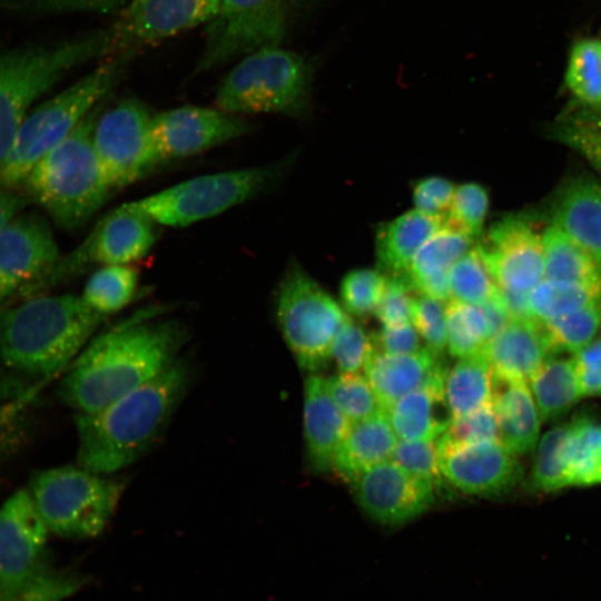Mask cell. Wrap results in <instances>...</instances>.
Instances as JSON below:
<instances>
[{
  "instance_id": "obj_1",
  "label": "cell",
  "mask_w": 601,
  "mask_h": 601,
  "mask_svg": "<svg viewBox=\"0 0 601 601\" xmlns=\"http://www.w3.org/2000/svg\"><path fill=\"white\" fill-rule=\"evenodd\" d=\"M139 312L95 337L59 385V396L78 413H95L151 381L179 356L188 335L180 322Z\"/></svg>"
},
{
  "instance_id": "obj_2",
  "label": "cell",
  "mask_w": 601,
  "mask_h": 601,
  "mask_svg": "<svg viewBox=\"0 0 601 601\" xmlns=\"http://www.w3.org/2000/svg\"><path fill=\"white\" fill-rule=\"evenodd\" d=\"M191 378L178 357L144 385L95 413H77L78 466L108 475L147 454L164 435Z\"/></svg>"
},
{
  "instance_id": "obj_3",
  "label": "cell",
  "mask_w": 601,
  "mask_h": 601,
  "mask_svg": "<svg viewBox=\"0 0 601 601\" xmlns=\"http://www.w3.org/2000/svg\"><path fill=\"white\" fill-rule=\"evenodd\" d=\"M106 317L78 296L30 297L0 313V359L12 370L49 376L79 355Z\"/></svg>"
},
{
  "instance_id": "obj_4",
  "label": "cell",
  "mask_w": 601,
  "mask_h": 601,
  "mask_svg": "<svg viewBox=\"0 0 601 601\" xmlns=\"http://www.w3.org/2000/svg\"><path fill=\"white\" fill-rule=\"evenodd\" d=\"M102 102L97 105L55 148L30 170L20 188L61 228L87 223L110 198L95 147L93 127Z\"/></svg>"
},
{
  "instance_id": "obj_5",
  "label": "cell",
  "mask_w": 601,
  "mask_h": 601,
  "mask_svg": "<svg viewBox=\"0 0 601 601\" xmlns=\"http://www.w3.org/2000/svg\"><path fill=\"white\" fill-rule=\"evenodd\" d=\"M110 28L55 43L0 48V167L31 105L68 71L116 52Z\"/></svg>"
},
{
  "instance_id": "obj_6",
  "label": "cell",
  "mask_w": 601,
  "mask_h": 601,
  "mask_svg": "<svg viewBox=\"0 0 601 601\" xmlns=\"http://www.w3.org/2000/svg\"><path fill=\"white\" fill-rule=\"evenodd\" d=\"M131 55H112L77 82L28 111L0 167V184L19 189L32 167L102 102Z\"/></svg>"
},
{
  "instance_id": "obj_7",
  "label": "cell",
  "mask_w": 601,
  "mask_h": 601,
  "mask_svg": "<svg viewBox=\"0 0 601 601\" xmlns=\"http://www.w3.org/2000/svg\"><path fill=\"white\" fill-rule=\"evenodd\" d=\"M48 529L29 490L0 509V601H61L82 584L47 563Z\"/></svg>"
},
{
  "instance_id": "obj_8",
  "label": "cell",
  "mask_w": 601,
  "mask_h": 601,
  "mask_svg": "<svg viewBox=\"0 0 601 601\" xmlns=\"http://www.w3.org/2000/svg\"><path fill=\"white\" fill-rule=\"evenodd\" d=\"M313 75L306 57L279 46L264 47L240 58L225 75L215 102L234 115L299 116L308 107Z\"/></svg>"
},
{
  "instance_id": "obj_9",
  "label": "cell",
  "mask_w": 601,
  "mask_h": 601,
  "mask_svg": "<svg viewBox=\"0 0 601 601\" xmlns=\"http://www.w3.org/2000/svg\"><path fill=\"white\" fill-rule=\"evenodd\" d=\"M122 490L121 482L104 474L60 466L36 473L29 491L49 532L86 539L105 530Z\"/></svg>"
},
{
  "instance_id": "obj_10",
  "label": "cell",
  "mask_w": 601,
  "mask_h": 601,
  "mask_svg": "<svg viewBox=\"0 0 601 601\" xmlns=\"http://www.w3.org/2000/svg\"><path fill=\"white\" fill-rule=\"evenodd\" d=\"M276 317L298 365L314 373L331 358L334 339L348 315L313 277L294 265L279 284Z\"/></svg>"
},
{
  "instance_id": "obj_11",
  "label": "cell",
  "mask_w": 601,
  "mask_h": 601,
  "mask_svg": "<svg viewBox=\"0 0 601 601\" xmlns=\"http://www.w3.org/2000/svg\"><path fill=\"white\" fill-rule=\"evenodd\" d=\"M276 169L253 167L203 175L127 204L158 225L186 227L252 199L269 185Z\"/></svg>"
},
{
  "instance_id": "obj_12",
  "label": "cell",
  "mask_w": 601,
  "mask_h": 601,
  "mask_svg": "<svg viewBox=\"0 0 601 601\" xmlns=\"http://www.w3.org/2000/svg\"><path fill=\"white\" fill-rule=\"evenodd\" d=\"M151 218L124 204L95 225L90 234L40 278L19 293L38 296L88 269L100 265H130L144 258L158 240L159 229Z\"/></svg>"
},
{
  "instance_id": "obj_13",
  "label": "cell",
  "mask_w": 601,
  "mask_h": 601,
  "mask_svg": "<svg viewBox=\"0 0 601 601\" xmlns=\"http://www.w3.org/2000/svg\"><path fill=\"white\" fill-rule=\"evenodd\" d=\"M475 246L510 317H526V295L544 278L543 231L530 216L510 214L495 221Z\"/></svg>"
},
{
  "instance_id": "obj_14",
  "label": "cell",
  "mask_w": 601,
  "mask_h": 601,
  "mask_svg": "<svg viewBox=\"0 0 601 601\" xmlns=\"http://www.w3.org/2000/svg\"><path fill=\"white\" fill-rule=\"evenodd\" d=\"M151 116L148 107L134 97L99 112L93 147L112 191L146 178L162 165L150 135Z\"/></svg>"
},
{
  "instance_id": "obj_15",
  "label": "cell",
  "mask_w": 601,
  "mask_h": 601,
  "mask_svg": "<svg viewBox=\"0 0 601 601\" xmlns=\"http://www.w3.org/2000/svg\"><path fill=\"white\" fill-rule=\"evenodd\" d=\"M289 0H219L206 23V39L196 71H206L269 46L287 33Z\"/></svg>"
},
{
  "instance_id": "obj_16",
  "label": "cell",
  "mask_w": 601,
  "mask_h": 601,
  "mask_svg": "<svg viewBox=\"0 0 601 601\" xmlns=\"http://www.w3.org/2000/svg\"><path fill=\"white\" fill-rule=\"evenodd\" d=\"M249 130L245 119L219 108L181 106L150 119L151 139L162 164L198 155Z\"/></svg>"
},
{
  "instance_id": "obj_17",
  "label": "cell",
  "mask_w": 601,
  "mask_h": 601,
  "mask_svg": "<svg viewBox=\"0 0 601 601\" xmlns=\"http://www.w3.org/2000/svg\"><path fill=\"white\" fill-rule=\"evenodd\" d=\"M351 486L361 509L386 526L402 525L424 513L434 503L436 492L392 460L371 467Z\"/></svg>"
},
{
  "instance_id": "obj_18",
  "label": "cell",
  "mask_w": 601,
  "mask_h": 601,
  "mask_svg": "<svg viewBox=\"0 0 601 601\" xmlns=\"http://www.w3.org/2000/svg\"><path fill=\"white\" fill-rule=\"evenodd\" d=\"M47 220L20 211L0 228V302L43 276L59 259Z\"/></svg>"
},
{
  "instance_id": "obj_19",
  "label": "cell",
  "mask_w": 601,
  "mask_h": 601,
  "mask_svg": "<svg viewBox=\"0 0 601 601\" xmlns=\"http://www.w3.org/2000/svg\"><path fill=\"white\" fill-rule=\"evenodd\" d=\"M219 0H131L110 26L117 53L131 52L207 23Z\"/></svg>"
},
{
  "instance_id": "obj_20",
  "label": "cell",
  "mask_w": 601,
  "mask_h": 601,
  "mask_svg": "<svg viewBox=\"0 0 601 601\" xmlns=\"http://www.w3.org/2000/svg\"><path fill=\"white\" fill-rule=\"evenodd\" d=\"M439 454L445 481L465 494L500 495L516 486L523 476L518 455L499 441L439 447Z\"/></svg>"
},
{
  "instance_id": "obj_21",
  "label": "cell",
  "mask_w": 601,
  "mask_h": 601,
  "mask_svg": "<svg viewBox=\"0 0 601 601\" xmlns=\"http://www.w3.org/2000/svg\"><path fill=\"white\" fill-rule=\"evenodd\" d=\"M550 223L601 265V181L579 175L556 189L549 209Z\"/></svg>"
},
{
  "instance_id": "obj_22",
  "label": "cell",
  "mask_w": 601,
  "mask_h": 601,
  "mask_svg": "<svg viewBox=\"0 0 601 601\" xmlns=\"http://www.w3.org/2000/svg\"><path fill=\"white\" fill-rule=\"evenodd\" d=\"M491 404L497 441L515 455L533 451L542 421L528 381L492 370Z\"/></svg>"
},
{
  "instance_id": "obj_23",
  "label": "cell",
  "mask_w": 601,
  "mask_h": 601,
  "mask_svg": "<svg viewBox=\"0 0 601 601\" xmlns=\"http://www.w3.org/2000/svg\"><path fill=\"white\" fill-rule=\"evenodd\" d=\"M484 354L493 371L528 381L554 351L541 322L512 317L489 339Z\"/></svg>"
},
{
  "instance_id": "obj_24",
  "label": "cell",
  "mask_w": 601,
  "mask_h": 601,
  "mask_svg": "<svg viewBox=\"0 0 601 601\" xmlns=\"http://www.w3.org/2000/svg\"><path fill=\"white\" fill-rule=\"evenodd\" d=\"M352 423L332 400L324 380L309 375L304 390V435L307 457L315 471L331 472Z\"/></svg>"
},
{
  "instance_id": "obj_25",
  "label": "cell",
  "mask_w": 601,
  "mask_h": 601,
  "mask_svg": "<svg viewBox=\"0 0 601 601\" xmlns=\"http://www.w3.org/2000/svg\"><path fill=\"white\" fill-rule=\"evenodd\" d=\"M446 370L441 357L426 347L410 354H387L374 349L364 365L365 376L383 411Z\"/></svg>"
},
{
  "instance_id": "obj_26",
  "label": "cell",
  "mask_w": 601,
  "mask_h": 601,
  "mask_svg": "<svg viewBox=\"0 0 601 601\" xmlns=\"http://www.w3.org/2000/svg\"><path fill=\"white\" fill-rule=\"evenodd\" d=\"M447 370L425 385L403 395L383 412L398 440H437L451 422L444 394Z\"/></svg>"
},
{
  "instance_id": "obj_27",
  "label": "cell",
  "mask_w": 601,
  "mask_h": 601,
  "mask_svg": "<svg viewBox=\"0 0 601 601\" xmlns=\"http://www.w3.org/2000/svg\"><path fill=\"white\" fill-rule=\"evenodd\" d=\"M474 239L444 223L414 257L405 280L414 293L447 302L449 275L455 262L473 247Z\"/></svg>"
},
{
  "instance_id": "obj_28",
  "label": "cell",
  "mask_w": 601,
  "mask_h": 601,
  "mask_svg": "<svg viewBox=\"0 0 601 601\" xmlns=\"http://www.w3.org/2000/svg\"><path fill=\"white\" fill-rule=\"evenodd\" d=\"M443 219L412 209L381 225L375 240L377 269L388 277L405 278L414 257Z\"/></svg>"
},
{
  "instance_id": "obj_29",
  "label": "cell",
  "mask_w": 601,
  "mask_h": 601,
  "mask_svg": "<svg viewBox=\"0 0 601 601\" xmlns=\"http://www.w3.org/2000/svg\"><path fill=\"white\" fill-rule=\"evenodd\" d=\"M397 440L383 411L352 424L335 456L333 472L352 485L364 472L390 460Z\"/></svg>"
},
{
  "instance_id": "obj_30",
  "label": "cell",
  "mask_w": 601,
  "mask_h": 601,
  "mask_svg": "<svg viewBox=\"0 0 601 601\" xmlns=\"http://www.w3.org/2000/svg\"><path fill=\"white\" fill-rule=\"evenodd\" d=\"M528 384L542 422L560 416L584 397L573 357L551 356Z\"/></svg>"
},
{
  "instance_id": "obj_31",
  "label": "cell",
  "mask_w": 601,
  "mask_h": 601,
  "mask_svg": "<svg viewBox=\"0 0 601 601\" xmlns=\"http://www.w3.org/2000/svg\"><path fill=\"white\" fill-rule=\"evenodd\" d=\"M492 367L484 352L460 358L447 370L444 394L452 418L491 403Z\"/></svg>"
},
{
  "instance_id": "obj_32",
  "label": "cell",
  "mask_w": 601,
  "mask_h": 601,
  "mask_svg": "<svg viewBox=\"0 0 601 601\" xmlns=\"http://www.w3.org/2000/svg\"><path fill=\"white\" fill-rule=\"evenodd\" d=\"M544 278L601 288V265L549 223L543 230Z\"/></svg>"
},
{
  "instance_id": "obj_33",
  "label": "cell",
  "mask_w": 601,
  "mask_h": 601,
  "mask_svg": "<svg viewBox=\"0 0 601 601\" xmlns=\"http://www.w3.org/2000/svg\"><path fill=\"white\" fill-rule=\"evenodd\" d=\"M601 302V288L543 278L526 295V317L544 323Z\"/></svg>"
},
{
  "instance_id": "obj_34",
  "label": "cell",
  "mask_w": 601,
  "mask_h": 601,
  "mask_svg": "<svg viewBox=\"0 0 601 601\" xmlns=\"http://www.w3.org/2000/svg\"><path fill=\"white\" fill-rule=\"evenodd\" d=\"M139 274L130 265H106L88 278L82 300L95 312L107 316L128 306L138 294Z\"/></svg>"
},
{
  "instance_id": "obj_35",
  "label": "cell",
  "mask_w": 601,
  "mask_h": 601,
  "mask_svg": "<svg viewBox=\"0 0 601 601\" xmlns=\"http://www.w3.org/2000/svg\"><path fill=\"white\" fill-rule=\"evenodd\" d=\"M446 308V347L457 358L484 352L493 332L482 305L449 299Z\"/></svg>"
},
{
  "instance_id": "obj_36",
  "label": "cell",
  "mask_w": 601,
  "mask_h": 601,
  "mask_svg": "<svg viewBox=\"0 0 601 601\" xmlns=\"http://www.w3.org/2000/svg\"><path fill=\"white\" fill-rule=\"evenodd\" d=\"M563 82L572 101L601 105V40L582 37L571 45Z\"/></svg>"
},
{
  "instance_id": "obj_37",
  "label": "cell",
  "mask_w": 601,
  "mask_h": 601,
  "mask_svg": "<svg viewBox=\"0 0 601 601\" xmlns=\"http://www.w3.org/2000/svg\"><path fill=\"white\" fill-rule=\"evenodd\" d=\"M568 465L571 486L601 484V423L583 416L570 422Z\"/></svg>"
},
{
  "instance_id": "obj_38",
  "label": "cell",
  "mask_w": 601,
  "mask_h": 601,
  "mask_svg": "<svg viewBox=\"0 0 601 601\" xmlns=\"http://www.w3.org/2000/svg\"><path fill=\"white\" fill-rule=\"evenodd\" d=\"M570 422L548 431L539 441L530 477L531 487L539 492H554L570 487L568 440Z\"/></svg>"
},
{
  "instance_id": "obj_39",
  "label": "cell",
  "mask_w": 601,
  "mask_h": 601,
  "mask_svg": "<svg viewBox=\"0 0 601 601\" xmlns=\"http://www.w3.org/2000/svg\"><path fill=\"white\" fill-rule=\"evenodd\" d=\"M449 286L451 298L463 303L483 305L502 299L476 246L455 262L449 275Z\"/></svg>"
},
{
  "instance_id": "obj_40",
  "label": "cell",
  "mask_w": 601,
  "mask_h": 601,
  "mask_svg": "<svg viewBox=\"0 0 601 601\" xmlns=\"http://www.w3.org/2000/svg\"><path fill=\"white\" fill-rule=\"evenodd\" d=\"M327 393L352 424L383 411L365 375L358 372H339L324 380Z\"/></svg>"
},
{
  "instance_id": "obj_41",
  "label": "cell",
  "mask_w": 601,
  "mask_h": 601,
  "mask_svg": "<svg viewBox=\"0 0 601 601\" xmlns=\"http://www.w3.org/2000/svg\"><path fill=\"white\" fill-rule=\"evenodd\" d=\"M554 354H575L590 344L601 325V302L542 323Z\"/></svg>"
},
{
  "instance_id": "obj_42",
  "label": "cell",
  "mask_w": 601,
  "mask_h": 601,
  "mask_svg": "<svg viewBox=\"0 0 601 601\" xmlns=\"http://www.w3.org/2000/svg\"><path fill=\"white\" fill-rule=\"evenodd\" d=\"M388 276L380 269L359 268L347 273L341 284L344 311L356 317L375 314L386 286Z\"/></svg>"
},
{
  "instance_id": "obj_43",
  "label": "cell",
  "mask_w": 601,
  "mask_h": 601,
  "mask_svg": "<svg viewBox=\"0 0 601 601\" xmlns=\"http://www.w3.org/2000/svg\"><path fill=\"white\" fill-rule=\"evenodd\" d=\"M489 194L477 183L456 186L452 205L444 223L463 231L474 240L480 238L489 210Z\"/></svg>"
},
{
  "instance_id": "obj_44",
  "label": "cell",
  "mask_w": 601,
  "mask_h": 601,
  "mask_svg": "<svg viewBox=\"0 0 601 601\" xmlns=\"http://www.w3.org/2000/svg\"><path fill=\"white\" fill-rule=\"evenodd\" d=\"M390 460L413 476L431 484L436 491L444 485L445 479L440 466L437 440H397Z\"/></svg>"
},
{
  "instance_id": "obj_45",
  "label": "cell",
  "mask_w": 601,
  "mask_h": 601,
  "mask_svg": "<svg viewBox=\"0 0 601 601\" xmlns=\"http://www.w3.org/2000/svg\"><path fill=\"white\" fill-rule=\"evenodd\" d=\"M490 441H497V424L491 403L451 418L445 432L437 439V446L450 449Z\"/></svg>"
},
{
  "instance_id": "obj_46",
  "label": "cell",
  "mask_w": 601,
  "mask_h": 601,
  "mask_svg": "<svg viewBox=\"0 0 601 601\" xmlns=\"http://www.w3.org/2000/svg\"><path fill=\"white\" fill-rule=\"evenodd\" d=\"M411 322L425 343V347L436 356L446 348L445 302L415 293L412 298Z\"/></svg>"
},
{
  "instance_id": "obj_47",
  "label": "cell",
  "mask_w": 601,
  "mask_h": 601,
  "mask_svg": "<svg viewBox=\"0 0 601 601\" xmlns=\"http://www.w3.org/2000/svg\"><path fill=\"white\" fill-rule=\"evenodd\" d=\"M551 139L581 155L601 176V132L593 127L559 115L548 128Z\"/></svg>"
},
{
  "instance_id": "obj_48",
  "label": "cell",
  "mask_w": 601,
  "mask_h": 601,
  "mask_svg": "<svg viewBox=\"0 0 601 601\" xmlns=\"http://www.w3.org/2000/svg\"><path fill=\"white\" fill-rule=\"evenodd\" d=\"M373 351L372 336L348 316L334 339L331 357L339 372H358Z\"/></svg>"
},
{
  "instance_id": "obj_49",
  "label": "cell",
  "mask_w": 601,
  "mask_h": 601,
  "mask_svg": "<svg viewBox=\"0 0 601 601\" xmlns=\"http://www.w3.org/2000/svg\"><path fill=\"white\" fill-rule=\"evenodd\" d=\"M127 0H0V10L21 14H48L71 11L107 13Z\"/></svg>"
},
{
  "instance_id": "obj_50",
  "label": "cell",
  "mask_w": 601,
  "mask_h": 601,
  "mask_svg": "<svg viewBox=\"0 0 601 601\" xmlns=\"http://www.w3.org/2000/svg\"><path fill=\"white\" fill-rule=\"evenodd\" d=\"M456 186L440 176L425 177L413 187L415 209L427 215L445 218L450 211Z\"/></svg>"
},
{
  "instance_id": "obj_51",
  "label": "cell",
  "mask_w": 601,
  "mask_h": 601,
  "mask_svg": "<svg viewBox=\"0 0 601 601\" xmlns=\"http://www.w3.org/2000/svg\"><path fill=\"white\" fill-rule=\"evenodd\" d=\"M413 295L414 292L404 278L388 277L384 296L375 311L382 325L410 323Z\"/></svg>"
},
{
  "instance_id": "obj_52",
  "label": "cell",
  "mask_w": 601,
  "mask_h": 601,
  "mask_svg": "<svg viewBox=\"0 0 601 601\" xmlns=\"http://www.w3.org/2000/svg\"><path fill=\"white\" fill-rule=\"evenodd\" d=\"M374 349L387 354H410L420 351V335L413 324L383 325L373 333Z\"/></svg>"
},
{
  "instance_id": "obj_53",
  "label": "cell",
  "mask_w": 601,
  "mask_h": 601,
  "mask_svg": "<svg viewBox=\"0 0 601 601\" xmlns=\"http://www.w3.org/2000/svg\"><path fill=\"white\" fill-rule=\"evenodd\" d=\"M583 396L601 395V338L573 354Z\"/></svg>"
},
{
  "instance_id": "obj_54",
  "label": "cell",
  "mask_w": 601,
  "mask_h": 601,
  "mask_svg": "<svg viewBox=\"0 0 601 601\" xmlns=\"http://www.w3.org/2000/svg\"><path fill=\"white\" fill-rule=\"evenodd\" d=\"M30 200L19 189L0 184V228L14 215L22 211Z\"/></svg>"
},
{
  "instance_id": "obj_55",
  "label": "cell",
  "mask_w": 601,
  "mask_h": 601,
  "mask_svg": "<svg viewBox=\"0 0 601 601\" xmlns=\"http://www.w3.org/2000/svg\"><path fill=\"white\" fill-rule=\"evenodd\" d=\"M560 115L589 125L601 132V105H583L571 100Z\"/></svg>"
},
{
  "instance_id": "obj_56",
  "label": "cell",
  "mask_w": 601,
  "mask_h": 601,
  "mask_svg": "<svg viewBox=\"0 0 601 601\" xmlns=\"http://www.w3.org/2000/svg\"><path fill=\"white\" fill-rule=\"evenodd\" d=\"M11 411L9 410H0V445L10 437V431L11 426L10 423L12 421Z\"/></svg>"
}]
</instances>
